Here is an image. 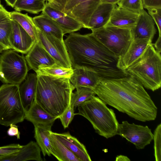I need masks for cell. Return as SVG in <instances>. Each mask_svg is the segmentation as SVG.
<instances>
[{
  "label": "cell",
  "mask_w": 161,
  "mask_h": 161,
  "mask_svg": "<svg viewBox=\"0 0 161 161\" xmlns=\"http://www.w3.org/2000/svg\"><path fill=\"white\" fill-rule=\"evenodd\" d=\"M139 15V13L122 8L116 4L109 19L104 26L132 30L136 25Z\"/></svg>",
  "instance_id": "4fadbf2b"
},
{
  "label": "cell",
  "mask_w": 161,
  "mask_h": 161,
  "mask_svg": "<svg viewBox=\"0 0 161 161\" xmlns=\"http://www.w3.org/2000/svg\"><path fill=\"white\" fill-rule=\"evenodd\" d=\"M73 72L72 68L64 67L56 63L51 65H41L35 73L37 75L69 78Z\"/></svg>",
  "instance_id": "f1b7e54d"
},
{
  "label": "cell",
  "mask_w": 161,
  "mask_h": 161,
  "mask_svg": "<svg viewBox=\"0 0 161 161\" xmlns=\"http://www.w3.org/2000/svg\"><path fill=\"white\" fill-rule=\"evenodd\" d=\"M131 31L134 39L152 41L156 33L153 19L144 10L139 14L136 25Z\"/></svg>",
  "instance_id": "ac0fdd59"
},
{
  "label": "cell",
  "mask_w": 161,
  "mask_h": 161,
  "mask_svg": "<svg viewBox=\"0 0 161 161\" xmlns=\"http://www.w3.org/2000/svg\"><path fill=\"white\" fill-rule=\"evenodd\" d=\"M92 33L117 57L126 52L134 39L131 30L104 26L91 30Z\"/></svg>",
  "instance_id": "ba28073f"
},
{
  "label": "cell",
  "mask_w": 161,
  "mask_h": 161,
  "mask_svg": "<svg viewBox=\"0 0 161 161\" xmlns=\"http://www.w3.org/2000/svg\"><path fill=\"white\" fill-rule=\"evenodd\" d=\"M154 150L155 160H161V124L157 126L153 134Z\"/></svg>",
  "instance_id": "d6a6232c"
},
{
  "label": "cell",
  "mask_w": 161,
  "mask_h": 161,
  "mask_svg": "<svg viewBox=\"0 0 161 161\" xmlns=\"http://www.w3.org/2000/svg\"><path fill=\"white\" fill-rule=\"evenodd\" d=\"M106 104L136 120H154L157 108L142 85L131 75L100 80L93 89Z\"/></svg>",
  "instance_id": "6da1fadb"
},
{
  "label": "cell",
  "mask_w": 161,
  "mask_h": 161,
  "mask_svg": "<svg viewBox=\"0 0 161 161\" xmlns=\"http://www.w3.org/2000/svg\"><path fill=\"white\" fill-rule=\"evenodd\" d=\"M118 6L139 14L144 9L142 0H120Z\"/></svg>",
  "instance_id": "1f68e13d"
},
{
  "label": "cell",
  "mask_w": 161,
  "mask_h": 161,
  "mask_svg": "<svg viewBox=\"0 0 161 161\" xmlns=\"http://www.w3.org/2000/svg\"><path fill=\"white\" fill-rule=\"evenodd\" d=\"M50 131L51 153L60 161H80L75 155Z\"/></svg>",
  "instance_id": "d4e9b609"
},
{
  "label": "cell",
  "mask_w": 161,
  "mask_h": 161,
  "mask_svg": "<svg viewBox=\"0 0 161 161\" xmlns=\"http://www.w3.org/2000/svg\"><path fill=\"white\" fill-rule=\"evenodd\" d=\"M143 8H161V0H142Z\"/></svg>",
  "instance_id": "d590c367"
},
{
  "label": "cell",
  "mask_w": 161,
  "mask_h": 161,
  "mask_svg": "<svg viewBox=\"0 0 161 161\" xmlns=\"http://www.w3.org/2000/svg\"><path fill=\"white\" fill-rule=\"evenodd\" d=\"M58 118L51 115L34 101L29 110L25 112V119L34 125H42L52 126Z\"/></svg>",
  "instance_id": "7402d4cb"
},
{
  "label": "cell",
  "mask_w": 161,
  "mask_h": 161,
  "mask_svg": "<svg viewBox=\"0 0 161 161\" xmlns=\"http://www.w3.org/2000/svg\"><path fill=\"white\" fill-rule=\"evenodd\" d=\"M41 152V149L37 143L31 141L27 144L22 146L19 150L13 154L0 156V161H42Z\"/></svg>",
  "instance_id": "ffe728a7"
},
{
  "label": "cell",
  "mask_w": 161,
  "mask_h": 161,
  "mask_svg": "<svg viewBox=\"0 0 161 161\" xmlns=\"http://www.w3.org/2000/svg\"><path fill=\"white\" fill-rule=\"evenodd\" d=\"M42 12L52 19L59 26L64 34L70 33L83 28L81 24L74 18L48 5L46 2Z\"/></svg>",
  "instance_id": "9a60e30c"
},
{
  "label": "cell",
  "mask_w": 161,
  "mask_h": 161,
  "mask_svg": "<svg viewBox=\"0 0 161 161\" xmlns=\"http://www.w3.org/2000/svg\"><path fill=\"white\" fill-rule=\"evenodd\" d=\"M22 145L18 144H12L0 147V156L8 155L19 150Z\"/></svg>",
  "instance_id": "e575fe53"
},
{
  "label": "cell",
  "mask_w": 161,
  "mask_h": 161,
  "mask_svg": "<svg viewBox=\"0 0 161 161\" xmlns=\"http://www.w3.org/2000/svg\"><path fill=\"white\" fill-rule=\"evenodd\" d=\"M75 115H80L91 124L96 133L108 139L116 135L119 124L114 110L94 96L78 107Z\"/></svg>",
  "instance_id": "5b68a950"
},
{
  "label": "cell",
  "mask_w": 161,
  "mask_h": 161,
  "mask_svg": "<svg viewBox=\"0 0 161 161\" xmlns=\"http://www.w3.org/2000/svg\"><path fill=\"white\" fill-rule=\"evenodd\" d=\"M76 91L72 93L70 104L75 109L86 101L88 100L96 94L92 89L84 87L76 88Z\"/></svg>",
  "instance_id": "4dcf8cb0"
},
{
  "label": "cell",
  "mask_w": 161,
  "mask_h": 161,
  "mask_svg": "<svg viewBox=\"0 0 161 161\" xmlns=\"http://www.w3.org/2000/svg\"><path fill=\"white\" fill-rule=\"evenodd\" d=\"M50 7L61 11L80 22L87 28L91 16L101 0H50Z\"/></svg>",
  "instance_id": "9c48e42d"
},
{
  "label": "cell",
  "mask_w": 161,
  "mask_h": 161,
  "mask_svg": "<svg viewBox=\"0 0 161 161\" xmlns=\"http://www.w3.org/2000/svg\"><path fill=\"white\" fill-rule=\"evenodd\" d=\"M49 0H47V1H49Z\"/></svg>",
  "instance_id": "7bdbcfd3"
},
{
  "label": "cell",
  "mask_w": 161,
  "mask_h": 161,
  "mask_svg": "<svg viewBox=\"0 0 161 161\" xmlns=\"http://www.w3.org/2000/svg\"><path fill=\"white\" fill-rule=\"evenodd\" d=\"M73 69L94 71L103 78H119L128 75L116 65L118 58L91 33H71L64 40Z\"/></svg>",
  "instance_id": "7a4b0ae2"
},
{
  "label": "cell",
  "mask_w": 161,
  "mask_h": 161,
  "mask_svg": "<svg viewBox=\"0 0 161 161\" xmlns=\"http://www.w3.org/2000/svg\"><path fill=\"white\" fill-rule=\"evenodd\" d=\"M120 1V0H101V2L102 3L117 4Z\"/></svg>",
  "instance_id": "f35d334b"
},
{
  "label": "cell",
  "mask_w": 161,
  "mask_h": 161,
  "mask_svg": "<svg viewBox=\"0 0 161 161\" xmlns=\"http://www.w3.org/2000/svg\"><path fill=\"white\" fill-rule=\"evenodd\" d=\"M63 144L72 152L80 161H91V158L85 146L68 132L57 133L51 131Z\"/></svg>",
  "instance_id": "e0dca14e"
},
{
  "label": "cell",
  "mask_w": 161,
  "mask_h": 161,
  "mask_svg": "<svg viewBox=\"0 0 161 161\" xmlns=\"http://www.w3.org/2000/svg\"><path fill=\"white\" fill-rule=\"evenodd\" d=\"M33 20L36 27L44 33L63 40L64 35L59 26L49 16L42 13L34 17Z\"/></svg>",
  "instance_id": "cb8c5ba5"
},
{
  "label": "cell",
  "mask_w": 161,
  "mask_h": 161,
  "mask_svg": "<svg viewBox=\"0 0 161 161\" xmlns=\"http://www.w3.org/2000/svg\"><path fill=\"white\" fill-rule=\"evenodd\" d=\"M37 81L36 73L28 74L24 80L19 85V92L25 112L30 109L35 101Z\"/></svg>",
  "instance_id": "d6986e66"
},
{
  "label": "cell",
  "mask_w": 161,
  "mask_h": 161,
  "mask_svg": "<svg viewBox=\"0 0 161 161\" xmlns=\"http://www.w3.org/2000/svg\"><path fill=\"white\" fill-rule=\"evenodd\" d=\"M12 26L9 12L3 6L0 8V43L6 50L12 49L9 41Z\"/></svg>",
  "instance_id": "4316f807"
},
{
  "label": "cell",
  "mask_w": 161,
  "mask_h": 161,
  "mask_svg": "<svg viewBox=\"0 0 161 161\" xmlns=\"http://www.w3.org/2000/svg\"><path fill=\"white\" fill-rule=\"evenodd\" d=\"M7 4L13 8L17 0H4Z\"/></svg>",
  "instance_id": "ab89813d"
},
{
  "label": "cell",
  "mask_w": 161,
  "mask_h": 161,
  "mask_svg": "<svg viewBox=\"0 0 161 161\" xmlns=\"http://www.w3.org/2000/svg\"><path fill=\"white\" fill-rule=\"evenodd\" d=\"M12 24L11 31L9 37L12 49L17 52L26 54L35 42L18 23L12 20Z\"/></svg>",
  "instance_id": "7c38bea8"
},
{
  "label": "cell",
  "mask_w": 161,
  "mask_h": 161,
  "mask_svg": "<svg viewBox=\"0 0 161 161\" xmlns=\"http://www.w3.org/2000/svg\"><path fill=\"white\" fill-rule=\"evenodd\" d=\"M36 32L37 42L50 55L56 63L64 67L72 68L64 40L46 34L36 27Z\"/></svg>",
  "instance_id": "30bf717a"
},
{
  "label": "cell",
  "mask_w": 161,
  "mask_h": 161,
  "mask_svg": "<svg viewBox=\"0 0 161 161\" xmlns=\"http://www.w3.org/2000/svg\"><path fill=\"white\" fill-rule=\"evenodd\" d=\"M47 0H17L14 7L17 11H25L33 14L43 11Z\"/></svg>",
  "instance_id": "f546056e"
},
{
  "label": "cell",
  "mask_w": 161,
  "mask_h": 161,
  "mask_svg": "<svg viewBox=\"0 0 161 161\" xmlns=\"http://www.w3.org/2000/svg\"><path fill=\"white\" fill-rule=\"evenodd\" d=\"M9 13L11 19L18 23L30 36L35 42H37L36 27L32 18L27 14H23L17 11L9 12Z\"/></svg>",
  "instance_id": "83f0119b"
},
{
  "label": "cell",
  "mask_w": 161,
  "mask_h": 161,
  "mask_svg": "<svg viewBox=\"0 0 161 161\" xmlns=\"http://www.w3.org/2000/svg\"><path fill=\"white\" fill-rule=\"evenodd\" d=\"M25 57L30 68L36 72L41 65H51L56 63L48 52L39 43L35 42Z\"/></svg>",
  "instance_id": "2e32d148"
},
{
  "label": "cell",
  "mask_w": 161,
  "mask_h": 161,
  "mask_svg": "<svg viewBox=\"0 0 161 161\" xmlns=\"http://www.w3.org/2000/svg\"><path fill=\"white\" fill-rule=\"evenodd\" d=\"M75 109L69 105L65 111L60 115L58 119H59L64 129L67 128L72 121L75 115Z\"/></svg>",
  "instance_id": "836d02e7"
},
{
  "label": "cell",
  "mask_w": 161,
  "mask_h": 161,
  "mask_svg": "<svg viewBox=\"0 0 161 161\" xmlns=\"http://www.w3.org/2000/svg\"><path fill=\"white\" fill-rule=\"evenodd\" d=\"M151 43L152 40L148 39H134L126 52L118 58L117 68L125 70L141 56Z\"/></svg>",
  "instance_id": "5bb4252c"
},
{
  "label": "cell",
  "mask_w": 161,
  "mask_h": 161,
  "mask_svg": "<svg viewBox=\"0 0 161 161\" xmlns=\"http://www.w3.org/2000/svg\"><path fill=\"white\" fill-rule=\"evenodd\" d=\"M19 85L4 84L0 87V124L2 125L16 124L25 119Z\"/></svg>",
  "instance_id": "8992f818"
},
{
  "label": "cell",
  "mask_w": 161,
  "mask_h": 161,
  "mask_svg": "<svg viewBox=\"0 0 161 161\" xmlns=\"http://www.w3.org/2000/svg\"><path fill=\"white\" fill-rule=\"evenodd\" d=\"M73 69V73L69 80L75 89L84 87L93 89L99 80L103 79L97 73L93 70L84 68Z\"/></svg>",
  "instance_id": "44dd1931"
},
{
  "label": "cell",
  "mask_w": 161,
  "mask_h": 161,
  "mask_svg": "<svg viewBox=\"0 0 161 161\" xmlns=\"http://www.w3.org/2000/svg\"><path fill=\"white\" fill-rule=\"evenodd\" d=\"M125 71L144 87L154 91L161 86V56L153 44H149L141 56Z\"/></svg>",
  "instance_id": "277c9868"
},
{
  "label": "cell",
  "mask_w": 161,
  "mask_h": 161,
  "mask_svg": "<svg viewBox=\"0 0 161 161\" xmlns=\"http://www.w3.org/2000/svg\"><path fill=\"white\" fill-rule=\"evenodd\" d=\"M2 7H3V6L1 4V1H0V8Z\"/></svg>",
  "instance_id": "b9f144b4"
},
{
  "label": "cell",
  "mask_w": 161,
  "mask_h": 161,
  "mask_svg": "<svg viewBox=\"0 0 161 161\" xmlns=\"http://www.w3.org/2000/svg\"><path fill=\"white\" fill-rule=\"evenodd\" d=\"M29 70L25 57L13 49L0 54V80L4 84L20 85Z\"/></svg>",
  "instance_id": "52a82bcc"
},
{
  "label": "cell",
  "mask_w": 161,
  "mask_h": 161,
  "mask_svg": "<svg viewBox=\"0 0 161 161\" xmlns=\"http://www.w3.org/2000/svg\"><path fill=\"white\" fill-rule=\"evenodd\" d=\"M116 161H130V160L126 156L123 155L117 156L116 158Z\"/></svg>",
  "instance_id": "74e56055"
},
{
  "label": "cell",
  "mask_w": 161,
  "mask_h": 161,
  "mask_svg": "<svg viewBox=\"0 0 161 161\" xmlns=\"http://www.w3.org/2000/svg\"><path fill=\"white\" fill-rule=\"evenodd\" d=\"M116 135L126 139L138 149L144 148L153 139V134L148 126L130 124L127 121L119 124Z\"/></svg>",
  "instance_id": "8fae6325"
},
{
  "label": "cell",
  "mask_w": 161,
  "mask_h": 161,
  "mask_svg": "<svg viewBox=\"0 0 161 161\" xmlns=\"http://www.w3.org/2000/svg\"><path fill=\"white\" fill-rule=\"evenodd\" d=\"M37 76L35 101L58 119L70 104L72 93L75 89L69 78L42 75Z\"/></svg>",
  "instance_id": "3957f363"
},
{
  "label": "cell",
  "mask_w": 161,
  "mask_h": 161,
  "mask_svg": "<svg viewBox=\"0 0 161 161\" xmlns=\"http://www.w3.org/2000/svg\"><path fill=\"white\" fill-rule=\"evenodd\" d=\"M9 126L10 128L7 130V134L10 136H16L17 139L20 138V133L18 127L15 124H12Z\"/></svg>",
  "instance_id": "8d00e7d4"
},
{
  "label": "cell",
  "mask_w": 161,
  "mask_h": 161,
  "mask_svg": "<svg viewBox=\"0 0 161 161\" xmlns=\"http://www.w3.org/2000/svg\"><path fill=\"white\" fill-rule=\"evenodd\" d=\"M6 50L5 48L0 43V53H2L3 51Z\"/></svg>",
  "instance_id": "60d3db41"
},
{
  "label": "cell",
  "mask_w": 161,
  "mask_h": 161,
  "mask_svg": "<svg viewBox=\"0 0 161 161\" xmlns=\"http://www.w3.org/2000/svg\"><path fill=\"white\" fill-rule=\"evenodd\" d=\"M34 126V137L44 156L51 155L49 139L52 126L36 125Z\"/></svg>",
  "instance_id": "484cf974"
},
{
  "label": "cell",
  "mask_w": 161,
  "mask_h": 161,
  "mask_svg": "<svg viewBox=\"0 0 161 161\" xmlns=\"http://www.w3.org/2000/svg\"><path fill=\"white\" fill-rule=\"evenodd\" d=\"M115 5L101 3L91 16L87 29L92 30L105 26Z\"/></svg>",
  "instance_id": "603a6c76"
}]
</instances>
